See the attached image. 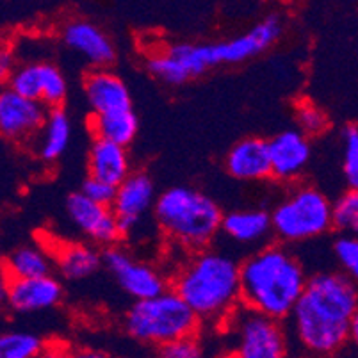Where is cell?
I'll return each mask as SVG.
<instances>
[{"label":"cell","mask_w":358,"mask_h":358,"mask_svg":"<svg viewBox=\"0 0 358 358\" xmlns=\"http://www.w3.org/2000/svg\"><path fill=\"white\" fill-rule=\"evenodd\" d=\"M221 230L239 244H255L271 234V217L264 209H237L223 214Z\"/></svg>","instance_id":"ffe728a7"},{"label":"cell","mask_w":358,"mask_h":358,"mask_svg":"<svg viewBox=\"0 0 358 358\" xmlns=\"http://www.w3.org/2000/svg\"><path fill=\"white\" fill-rule=\"evenodd\" d=\"M154 358H203V346L198 335L177 338L155 348Z\"/></svg>","instance_id":"4dcf8cb0"},{"label":"cell","mask_w":358,"mask_h":358,"mask_svg":"<svg viewBox=\"0 0 358 358\" xmlns=\"http://www.w3.org/2000/svg\"><path fill=\"white\" fill-rule=\"evenodd\" d=\"M296 125H298V132L305 136V138H317V136L324 134L330 129V120H328L327 113L315 103L303 100L296 106Z\"/></svg>","instance_id":"4316f807"},{"label":"cell","mask_w":358,"mask_h":358,"mask_svg":"<svg viewBox=\"0 0 358 358\" xmlns=\"http://www.w3.org/2000/svg\"><path fill=\"white\" fill-rule=\"evenodd\" d=\"M154 214L164 236L189 253L209 248L223 220L221 207L209 194L184 185L159 194Z\"/></svg>","instance_id":"277c9868"},{"label":"cell","mask_w":358,"mask_h":358,"mask_svg":"<svg viewBox=\"0 0 358 358\" xmlns=\"http://www.w3.org/2000/svg\"><path fill=\"white\" fill-rule=\"evenodd\" d=\"M64 45L79 54L93 70H107L116 61V48L109 36L87 20L68 22L61 32Z\"/></svg>","instance_id":"5bb4252c"},{"label":"cell","mask_w":358,"mask_h":358,"mask_svg":"<svg viewBox=\"0 0 358 358\" xmlns=\"http://www.w3.org/2000/svg\"><path fill=\"white\" fill-rule=\"evenodd\" d=\"M350 341H351V343H357V341H358V315L353 319V321H351Z\"/></svg>","instance_id":"d590c367"},{"label":"cell","mask_w":358,"mask_h":358,"mask_svg":"<svg viewBox=\"0 0 358 358\" xmlns=\"http://www.w3.org/2000/svg\"><path fill=\"white\" fill-rule=\"evenodd\" d=\"M357 315L355 280L343 271H319L307 278L289 319L299 346L308 355L334 358L351 343L350 327Z\"/></svg>","instance_id":"6da1fadb"},{"label":"cell","mask_w":358,"mask_h":358,"mask_svg":"<svg viewBox=\"0 0 358 358\" xmlns=\"http://www.w3.org/2000/svg\"><path fill=\"white\" fill-rule=\"evenodd\" d=\"M38 138V155L45 162H54L66 154L71 141V120L64 107L48 110Z\"/></svg>","instance_id":"603a6c76"},{"label":"cell","mask_w":358,"mask_h":358,"mask_svg":"<svg viewBox=\"0 0 358 358\" xmlns=\"http://www.w3.org/2000/svg\"><path fill=\"white\" fill-rule=\"evenodd\" d=\"M223 324H229L236 337L232 358H287V335L280 321L239 307Z\"/></svg>","instance_id":"ba28073f"},{"label":"cell","mask_w":358,"mask_h":358,"mask_svg":"<svg viewBox=\"0 0 358 358\" xmlns=\"http://www.w3.org/2000/svg\"><path fill=\"white\" fill-rule=\"evenodd\" d=\"M52 262L66 280L90 278L102 268V252L95 244L59 243L50 250Z\"/></svg>","instance_id":"d6986e66"},{"label":"cell","mask_w":358,"mask_h":358,"mask_svg":"<svg viewBox=\"0 0 358 358\" xmlns=\"http://www.w3.org/2000/svg\"><path fill=\"white\" fill-rule=\"evenodd\" d=\"M287 358H307V357H303V355H292V357H291V355H289Z\"/></svg>","instance_id":"74e56055"},{"label":"cell","mask_w":358,"mask_h":358,"mask_svg":"<svg viewBox=\"0 0 358 358\" xmlns=\"http://www.w3.org/2000/svg\"><path fill=\"white\" fill-rule=\"evenodd\" d=\"M66 213L71 223L93 244L110 248L122 239L110 207L93 203L80 193H71L66 200Z\"/></svg>","instance_id":"7c38bea8"},{"label":"cell","mask_w":358,"mask_h":358,"mask_svg":"<svg viewBox=\"0 0 358 358\" xmlns=\"http://www.w3.org/2000/svg\"><path fill=\"white\" fill-rule=\"evenodd\" d=\"M45 348V338L34 331H0V358H38Z\"/></svg>","instance_id":"cb8c5ba5"},{"label":"cell","mask_w":358,"mask_h":358,"mask_svg":"<svg viewBox=\"0 0 358 358\" xmlns=\"http://www.w3.org/2000/svg\"><path fill=\"white\" fill-rule=\"evenodd\" d=\"M0 264H2V260H0Z\"/></svg>","instance_id":"ab89813d"},{"label":"cell","mask_w":358,"mask_h":358,"mask_svg":"<svg viewBox=\"0 0 358 358\" xmlns=\"http://www.w3.org/2000/svg\"><path fill=\"white\" fill-rule=\"evenodd\" d=\"M155 200L157 194H155L154 180L143 171L130 173L116 187L115 201L110 205V210L115 213L118 223L120 236L125 237L134 232L148 210L154 209Z\"/></svg>","instance_id":"8fae6325"},{"label":"cell","mask_w":358,"mask_h":358,"mask_svg":"<svg viewBox=\"0 0 358 358\" xmlns=\"http://www.w3.org/2000/svg\"><path fill=\"white\" fill-rule=\"evenodd\" d=\"M87 177L118 187L132 173L129 152L123 146L93 139L87 154Z\"/></svg>","instance_id":"ac0fdd59"},{"label":"cell","mask_w":358,"mask_h":358,"mask_svg":"<svg viewBox=\"0 0 358 358\" xmlns=\"http://www.w3.org/2000/svg\"><path fill=\"white\" fill-rule=\"evenodd\" d=\"M70 358H109L103 351L91 350V348H79V350H71Z\"/></svg>","instance_id":"836d02e7"},{"label":"cell","mask_w":358,"mask_h":358,"mask_svg":"<svg viewBox=\"0 0 358 358\" xmlns=\"http://www.w3.org/2000/svg\"><path fill=\"white\" fill-rule=\"evenodd\" d=\"M48 109L40 102L16 95L9 87L0 90V138L25 143L40 134Z\"/></svg>","instance_id":"30bf717a"},{"label":"cell","mask_w":358,"mask_h":358,"mask_svg":"<svg viewBox=\"0 0 358 358\" xmlns=\"http://www.w3.org/2000/svg\"><path fill=\"white\" fill-rule=\"evenodd\" d=\"M90 130L93 139L113 143L127 148L136 139L139 122L138 116L132 109L116 110V113H106V115H91Z\"/></svg>","instance_id":"44dd1931"},{"label":"cell","mask_w":358,"mask_h":358,"mask_svg":"<svg viewBox=\"0 0 358 358\" xmlns=\"http://www.w3.org/2000/svg\"><path fill=\"white\" fill-rule=\"evenodd\" d=\"M200 319L171 289L155 298L134 301L125 314V330L143 344L161 346L177 338L193 337L200 330Z\"/></svg>","instance_id":"8992f818"},{"label":"cell","mask_w":358,"mask_h":358,"mask_svg":"<svg viewBox=\"0 0 358 358\" xmlns=\"http://www.w3.org/2000/svg\"><path fill=\"white\" fill-rule=\"evenodd\" d=\"M334 253L344 275L357 280L358 275V239L351 234L338 236L334 243Z\"/></svg>","instance_id":"f546056e"},{"label":"cell","mask_w":358,"mask_h":358,"mask_svg":"<svg viewBox=\"0 0 358 358\" xmlns=\"http://www.w3.org/2000/svg\"><path fill=\"white\" fill-rule=\"evenodd\" d=\"M343 171L348 189L358 187V129L355 123L348 125L343 132Z\"/></svg>","instance_id":"f1b7e54d"},{"label":"cell","mask_w":358,"mask_h":358,"mask_svg":"<svg viewBox=\"0 0 358 358\" xmlns=\"http://www.w3.org/2000/svg\"><path fill=\"white\" fill-rule=\"evenodd\" d=\"M284 32V20L280 15H268L255 27L221 43H175L164 48L171 55L187 80L200 77L220 64H239L253 59L271 48Z\"/></svg>","instance_id":"5b68a950"},{"label":"cell","mask_w":358,"mask_h":358,"mask_svg":"<svg viewBox=\"0 0 358 358\" xmlns=\"http://www.w3.org/2000/svg\"><path fill=\"white\" fill-rule=\"evenodd\" d=\"M64 289L54 275L31 280H9L8 307L18 314H36L57 307Z\"/></svg>","instance_id":"9a60e30c"},{"label":"cell","mask_w":358,"mask_h":358,"mask_svg":"<svg viewBox=\"0 0 358 358\" xmlns=\"http://www.w3.org/2000/svg\"><path fill=\"white\" fill-rule=\"evenodd\" d=\"M334 358H353V355H343V353H338L337 357H334Z\"/></svg>","instance_id":"8d00e7d4"},{"label":"cell","mask_w":358,"mask_h":358,"mask_svg":"<svg viewBox=\"0 0 358 358\" xmlns=\"http://www.w3.org/2000/svg\"><path fill=\"white\" fill-rule=\"evenodd\" d=\"M331 229L341 234H351L358 230V193L348 189L331 203Z\"/></svg>","instance_id":"484cf974"},{"label":"cell","mask_w":358,"mask_h":358,"mask_svg":"<svg viewBox=\"0 0 358 358\" xmlns=\"http://www.w3.org/2000/svg\"><path fill=\"white\" fill-rule=\"evenodd\" d=\"M41 95L40 103L48 110L61 109L66 102L68 83L63 71L52 63H40Z\"/></svg>","instance_id":"d4e9b609"},{"label":"cell","mask_w":358,"mask_h":358,"mask_svg":"<svg viewBox=\"0 0 358 358\" xmlns=\"http://www.w3.org/2000/svg\"><path fill=\"white\" fill-rule=\"evenodd\" d=\"M52 257L48 255V250L41 246H20L0 264V271L9 280L41 278L52 275Z\"/></svg>","instance_id":"7402d4cb"},{"label":"cell","mask_w":358,"mask_h":358,"mask_svg":"<svg viewBox=\"0 0 358 358\" xmlns=\"http://www.w3.org/2000/svg\"><path fill=\"white\" fill-rule=\"evenodd\" d=\"M9 90L27 100L40 102L41 79L40 63H27L16 68L9 79Z\"/></svg>","instance_id":"83f0119b"},{"label":"cell","mask_w":358,"mask_h":358,"mask_svg":"<svg viewBox=\"0 0 358 358\" xmlns=\"http://www.w3.org/2000/svg\"><path fill=\"white\" fill-rule=\"evenodd\" d=\"M301 260L282 244H269L239 264V301L275 321L291 315L307 285Z\"/></svg>","instance_id":"7a4b0ae2"},{"label":"cell","mask_w":358,"mask_h":358,"mask_svg":"<svg viewBox=\"0 0 358 358\" xmlns=\"http://www.w3.org/2000/svg\"><path fill=\"white\" fill-rule=\"evenodd\" d=\"M271 232L282 243H305L331 229V201L314 185H296L269 213Z\"/></svg>","instance_id":"52a82bcc"},{"label":"cell","mask_w":358,"mask_h":358,"mask_svg":"<svg viewBox=\"0 0 358 358\" xmlns=\"http://www.w3.org/2000/svg\"><path fill=\"white\" fill-rule=\"evenodd\" d=\"M8 292H9V278L0 271V307L8 305Z\"/></svg>","instance_id":"e575fe53"},{"label":"cell","mask_w":358,"mask_h":358,"mask_svg":"<svg viewBox=\"0 0 358 358\" xmlns=\"http://www.w3.org/2000/svg\"><path fill=\"white\" fill-rule=\"evenodd\" d=\"M16 70L15 54L8 47L0 45V84L9 83L13 71Z\"/></svg>","instance_id":"d6a6232c"},{"label":"cell","mask_w":358,"mask_h":358,"mask_svg":"<svg viewBox=\"0 0 358 358\" xmlns=\"http://www.w3.org/2000/svg\"><path fill=\"white\" fill-rule=\"evenodd\" d=\"M220 358H232L230 355H224V357H220Z\"/></svg>","instance_id":"f35d334b"},{"label":"cell","mask_w":358,"mask_h":358,"mask_svg":"<svg viewBox=\"0 0 358 358\" xmlns=\"http://www.w3.org/2000/svg\"><path fill=\"white\" fill-rule=\"evenodd\" d=\"M91 115L132 109V96L120 75L110 70H90L83 80Z\"/></svg>","instance_id":"2e32d148"},{"label":"cell","mask_w":358,"mask_h":358,"mask_svg":"<svg viewBox=\"0 0 358 358\" xmlns=\"http://www.w3.org/2000/svg\"><path fill=\"white\" fill-rule=\"evenodd\" d=\"M83 196H86L87 200L93 201L96 205H103V207H110L113 201H115L116 187L115 185H109L106 182H100L96 178L87 177L83 184V189L79 191Z\"/></svg>","instance_id":"1f68e13d"},{"label":"cell","mask_w":358,"mask_h":358,"mask_svg":"<svg viewBox=\"0 0 358 358\" xmlns=\"http://www.w3.org/2000/svg\"><path fill=\"white\" fill-rule=\"evenodd\" d=\"M177 292L198 319L223 324L241 305L239 262L217 250L191 253L171 276Z\"/></svg>","instance_id":"3957f363"},{"label":"cell","mask_w":358,"mask_h":358,"mask_svg":"<svg viewBox=\"0 0 358 358\" xmlns=\"http://www.w3.org/2000/svg\"><path fill=\"white\" fill-rule=\"evenodd\" d=\"M224 169L230 177L243 182L271 178L268 141L260 138H244L237 141L224 157Z\"/></svg>","instance_id":"e0dca14e"},{"label":"cell","mask_w":358,"mask_h":358,"mask_svg":"<svg viewBox=\"0 0 358 358\" xmlns=\"http://www.w3.org/2000/svg\"><path fill=\"white\" fill-rule=\"evenodd\" d=\"M271 178L280 182L298 180L305 173L312 157L310 139L296 129L284 130L268 141Z\"/></svg>","instance_id":"4fadbf2b"},{"label":"cell","mask_w":358,"mask_h":358,"mask_svg":"<svg viewBox=\"0 0 358 358\" xmlns=\"http://www.w3.org/2000/svg\"><path fill=\"white\" fill-rule=\"evenodd\" d=\"M102 266L115 276L116 284L136 301L155 298L169 289V280L155 266L134 259L120 246L103 250Z\"/></svg>","instance_id":"9c48e42d"}]
</instances>
